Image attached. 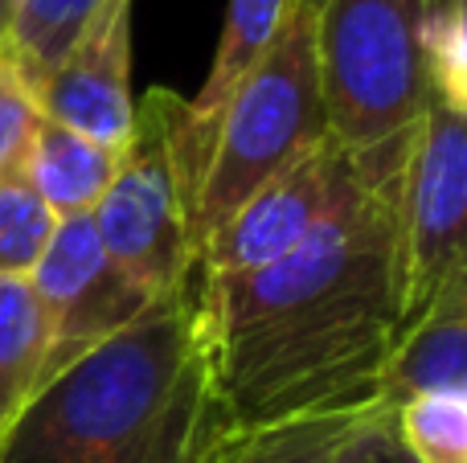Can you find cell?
Masks as SVG:
<instances>
[{"label":"cell","mask_w":467,"mask_h":463,"mask_svg":"<svg viewBox=\"0 0 467 463\" xmlns=\"http://www.w3.org/2000/svg\"><path fill=\"white\" fill-rule=\"evenodd\" d=\"M410 144L381 152L279 262L197 283L234 431L373 406L402 320L398 201Z\"/></svg>","instance_id":"obj_1"},{"label":"cell","mask_w":467,"mask_h":463,"mask_svg":"<svg viewBox=\"0 0 467 463\" xmlns=\"http://www.w3.org/2000/svg\"><path fill=\"white\" fill-rule=\"evenodd\" d=\"M230 431L193 275L49 377L0 463H197Z\"/></svg>","instance_id":"obj_2"},{"label":"cell","mask_w":467,"mask_h":463,"mask_svg":"<svg viewBox=\"0 0 467 463\" xmlns=\"http://www.w3.org/2000/svg\"><path fill=\"white\" fill-rule=\"evenodd\" d=\"M316 8L320 0H291L279 37L234 90L197 185L193 251L328 136L316 74Z\"/></svg>","instance_id":"obj_3"},{"label":"cell","mask_w":467,"mask_h":463,"mask_svg":"<svg viewBox=\"0 0 467 463\" xmlns=\"http://www.w3.org/2000/svg\"><path fill=\"white\" fill-rule=\"evenodd\" d=\"M422 0H320L316 74L328 136L357 156L406 139L431 98Z\"/></svg>","instance_id":"obj_4"},{"label":"cell","mask_w":467,"mask_h":463,"mask_svg":"<svg viewBox=\"0 0 467 463\" xmlns=\"http://www.w3.org/2000/svg\"><path fill=\"white\" fill-rule=\"evenodd\" d=\"M185 98L169 87H152L136 107L131 136L119 152L115 177L90 210L95 234L111 262H119L144 292L164 295L185 287L197 271L189 201L181 189L172 128Z\"/></svg>","instance_id":"obj_5"},{"label":"cell","mask_w":467,"mask_h":463,"mask_svg":"<svg viewBox=\"0 0 467 463\" xmlns=\"http://www.w3.org/2000/svg\"><path fill=\"white\" fill-rule=\"evenodd\" d=\"M467 213V115L435 95L422 107L402 169V320L398 336L435 304L439 287L463 267Z\"/></svg>","instance_id":"obj_6"},{"label":"cell","mask_w":467,"mask_h":463,"mask_svg":"<svg viewBox=\"0 0 467 463\" xmlns=\"http://www.w3.org/2000/svg\"><path fill=\"white\" fill-rule=\"evenodd\" d=\"M389 148L357 156L340 148L332 136H324L287 172H279L271 185L258 189L218 234L205 238V246L197 251V283H226V279L254 275V271L279 262L291 246L304 242V234L328 213V205Z\"/></svg>","instance_id":"obj_7"},{"label":"cell","mask_w":467,"mask_h":463,"mask_svg":"<svg viewBox=\"0 0 467 463\" xmlns=\"http://www.w3.org/2000/svg\"><path fill=\"white\" fill-rule=\"evenodd\" d=\"M29 287L49 328L46 382L62 374L70 361H78L87 349H95L99 341L131 324L156 300L119 262H111L90 213L57 218L54 238L29 275Z\"/></svg>","instance_id":"obj_8"},{"label":"cell","mask_w":467,"mask_h":463,"mask_svg":"<svg viewBox=\"0 0 467 463\" xmlns=\"http://www.w3.org/2000/svg\"><path fill=\"white\" fill-rule=\"evenodd\" d=\"M37 111L95 144L123 152L136 119L131 103V0H107L66 62L33 95Z\"/></svg>","instance_id":"obj_9"},{"label":"cell","mask_w":467,"mask_h":463,"mask_svg":"<svg viewBox=\"0 0 467 463\" xmlns=\"http://www.w3.org/2000/svg\"><path fill=\"white\" fill-rule=\"evenodd\" d=\"M287 13H291V0H230L210 74H205L202 90L181 103L177 128H172V156H177L181 189H185V201H189V230H193L197 185H202V172L210 164V148H213V136H218L222 115H226L238 82L254 70L258 57L279 37Z\"/></svg>","instance_id":"obj_10"},{"label":"cell","mask_w":467,"mask_h":463,"mask_svg":"<svg viewBox=\"0 0 467 463\" xmlns=\"http://www.w3.org/2000/svg\"><path fill=\"white\" fill-rule=\"evenodd\" d=\"M439 390H467V267L439 287L435 304L394 341L378 374L373 406L398 410Z\"/></svg>","instance_id":"obj_11"},{"label":"cell","mask_w":467,"mask_h":463,"mask_svg":"<svg viewBox=\"0 0 467 463\" xmlns=\"http://www.w3.org/2000/svg\"><path fill=\"white\" fill-rule=\"evenodd\" d=\"M115 164H119V152L41 115L29 148H25L21 177L49 205L54 218H74V213H90L99 205V197L107 193L115 177Z\"/></svg>","instance_id":"obj_12"},{"label":"cell","mask_w":467,"mask_h":463,"mask_svg":"<svg viewBox=\"0 0 467 463\" xmlns=\"http://www.w3.org/2000/svg\"><path fill=\"white\" fill-rule=\"evenodd\" d=\"M49 328L29 279H0V448L46 386Z\"/></svg>","instance_id":"obj_13"},{"label":"cell","mask_w":467,"mask_h":463,"mask_svg":"<svg viewBox=\"0 0 467 463\" xmlns=\"http://www.w3.org/2000/svg\"><path fill=\"white\" fill-rule=\"evenodd\" d=\"M107 0H21L13 25L5 33L0 57L16 70L29 95L46 87V78L66 62L78 37L90 29Z\"/></svg>","instance_id":"obj_14"},{"label":"cell","mask_w":467,"mask_h":463,"mask_svg":"<svg viewBox=\"0 0 467 463\" xmlns=\"http://www.w3.org/2000/svg\"><path fill=\"white\" fill-rule=\"evenodd\" d=\"M357 415L361 410L296 418V423L263 427V431H230L210 456L197 463H332V451L345 439Z\"/></svg>","instance_id":"obj_15"},{"label":"cell","mask_w":467,"mask_h":463,"mask_svg":"<svg viewBox=\"0 0 467 463\" xmlns=\"http://www.w3.org/2000/svg\"><path fill=\"white\" fill-rule=\"evenodd\" d=\"M422 66L439 103L467 115V16L463 0H422Z\"/></svg>","instance_id":"obj_16"},{"label":"cell","mask_w":467,"mask_h":463,"mask_svg":"<svg viewBox=\"0 0 467 463\" xmlns=\"http://www.w3.org/2000/svg\"><path fill=\"white\" fill-rule=\"evenodd\" d=\"M394 418L419 463H467V390L419 394L402 402Z\"/></svg>","instance_id":"obj_17"},{"label":"cell","mask_w":467,"mask_h":463,"mask_svg":"<svg viewBox=\"0 0 467 463\" xmlns=\"http://www.w3.org/2000/svg\"><path fill=\"white\" fill-rule=\"evenodd\" d=\"M54 226L57 218L21 172L0 180V279H29L54 238Z\"/></svg>","instance_id":"obj_18"},{"label":"cell","mask_w":467,"mask_h":463,"mask_svg":"<svg viewBox=\"0 0 467 463\" xmlns=\"http://www.w3.org/2000/svg\"><path fill=\"white\" fill-rule=\"evenodd\" d=\"M332 463H419L410 456V448L398 435L394 410H361L353 418V427L345 431V439L332 451Z\"/></svg>","instance_id":"obj_19"},{"label":"cell","mask_w":467,"mask_h":463,"mask_svg":"<svg viewBox=\"0 0 467 463\" xmlns=\"http://www.w3.org/2000/svg\"><path fill=\"white\" fill-rule=\"evenodd\" d=\"M37 119H41V111L33 103V95L16 78L13 66L0 57V180L21 172L25 148H29Z\"/></svg>","instance_id":"obj_20"},{"label":"cell","mask_w":467,"mask_h":463,"mask_svg":"<svg viewBox=\"0 0 467 463\" xmlns=\"http://www.w3.org/2000/svg\"><path fill=\"white\" fill-rule=\"evenodd\" d=\"M16 5H21V0H0V46H5V33H8V25H13Z\"/></svg>","instance_id":"obj_21"}]
</instances>
